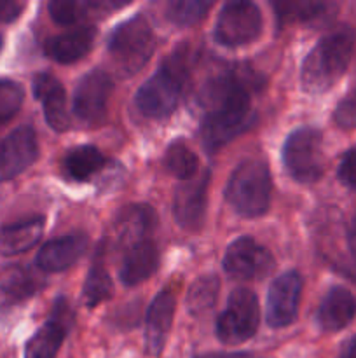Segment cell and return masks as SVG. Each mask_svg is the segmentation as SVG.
<instances>
[{"mask_svg":"<svg viewBox=\"0 0 356 358\" xmlns=\"http://www.w3.org/2000/svg\"><path fill=\"white\" fill-rule=\"evenodd\" d=\"M356 34L351 27L335 28L325 35L306 56L300 72L302 90L323 94L337 84L351 62Z\"/></svg>","mask_w":356,"mask_h":358,"instance_id":"cell-2","label":"cell"},{"mask_svg":"<svg viewBox=\"0 0 356 358\" xmlns=\"http://www.w3.org/2000/svg\"><path fill=\"white\" fill-rule=\"evenodd\" d=\"M117 240L124 250L135 247L136 243L150 240L157 226V215L149 205H129L121 208L115 219Z\"/></svg>","mask_w":356,"mask_h":358,"instance_id":"cell-16","label":"cell"},{"mask_svg":"<svg viewBox=\"0 0 356 358\" xmlns=\"http://www.w3.org/2000/svg\"><path fill=\"white\" fill-rule=\"evenodd\" d=\"M260 324L258 299L251 290L236 289L230 292L225 310L216 320V338L227 346L241 345L253 338Z\"/></svg>","mask_w":356,"mask_h":358,"instance_id":"cell-7","label":"cell"},{"mask_svg":"<svg viewBox=\"0 0 356 358\" xmlns=\"http://www.w3.org/2000/svg\"><path fill=\"white\" fill-rule=\"evenodd\" d=\"M302 276L297 271H286L272 280L267 292L265 320L272 329L288 327L295 322L302 297Z\"/></svg>","mask_w":356,"mask_h":358,"instance_id":"cell-11","label":"cell"},{"mask_svg":"<svg viewBox=\"0 0 356 358\" xmlns=\"http://www.w3.org/2000/svg\"><path fill=\"white\" fill-rule=\"evenodd\" d=\"M112 292H114V283H112L110 275L107 269L96 262L93 268L89 269L86 282H84L82 289V303L87 308H96L103 301L110 299Z\"/></svg>","mask_w":356,"mask_h":358,"instance_id":"cell-28","label":"cell"},{"mask_svg":"<svg viewBox=\"0 0 356 358\" xmlns=\"http://www.w3.org/2000/svg\"><path fill=\"white\" fill-rule=\"evenodd\" d=\"M334 121L344 129L356 128V87L339 101L334 112Z\"/></svg>","mask_w":356,"mask_h":358,"instance_id":"cell-32","label":"cell"},{"mask_svg":"<svg viewBox=\"0 0 356 358\" xmlns=\"http://www.w3.org/2000/svg\"><path fill=\"white\" fill-rule=\"evenodd\" d=\"M38 142L31 126H20L0 142V182L23 173L37 161Z\"/></svg>","mask_w":356,"mask_h":358,"instance_id":"cell-14","label":"cell"},{"mask_svg":"<svg viewBox=\"0 0 356 358\" xmlns=\"http://www.w3.org/2000/svg\"><path fill=\"white\" fill-rule=\"evenodd\" d=\"M126 6L121 2H72V0H54L49 2L47 9L52 21L58 24H75L91 16V10L96 9H119Z\"/></svg>","mask_w":356,"mask_h":358,"instance_id":"cell-25","label":"cell"},{"mask_svg":"<svg viewBox=\"0 0 356 358\" xmlns=\"http://www.w3.org/2000/svg\"><path fill=\"white\" fill-rule=\"evenodd\" d=\"M272 196L271 171L260 159H246L234 168L225 187V199L241 217L255 219L269 210Z\"/></svg>","mask_w":356,"mask_h":358,"instance_id":"cell-4","label":"cell"},{"mask_svg":"<svg viewBox=\"0 0 356 358\" xmlns=\"http://www.w3.org/2000/svg\"><path fill=\"white\" fill-rule=\"evenodd\" d=\"M337 358H356V334L342 345L341 353H339Z\"/></svg>","mask_w":356,"mask_h":358,"instance_id":"cell-37","label":"cell"},{"mask_svg":"<svg viewBox=\"0 0 356 358\" xmlns=\"http://www.w3.org/2000/svg\"><path fill=\"white\" fill-rule=\"evenodd\" d=\"M96 38V28L82 27L66 34L56 35L45 41L44 52L56 63H73L82 59L93 49Z\"/></svg>","mask_w":356,"mask_h":358,"instance_id":"cell-20","label":"cell"},{"mask_svg":"<svg viewBox=\"0 0 356 358\" xmlns=\"http://www.w3.org/2000/svg\"><path fill=\"white\" fill-rule=\"evenodd\" d=\"M156 49L152 24L143 14L122 21L112 30L107 51L121 77H131L147 65Z\"/></svg>","mask_w":356,"mask_h":358,"instance_id":"cell-5","label":"cell"},{"mask_svg":"<svg viewBox=\"0 0 356 358\" xmlns=\"http://www.w3.org/2000/svg\"><path fill=\"white\" fill-rule=\"evenodd\" d=\"M24 9L23 2H13V0H6L0 2V21L2 23H10L16 17H20L21 10Z\"/></svg>","mask_w":356,"mask_h":358,"instance_id":"cell-34","label":"cell"},{"mask_svg":"<svg viewBox=\"0 0 356 358\" xmlns=\"http://www.w3.org/2000/svg\"><path fill=\"white\" fill-rule=\"evenodd\" d=\"M164 168L168 173L181 182H188L195 178L199 171V157L180 140L170 143L164 154Z\"/></svg>","mask_w":356,"mask_h":358,"instance_id":"cell-27","label":"cell"},{"mask_svg":"<svg viewBox=\"0 0 356 358\" xmlns=\"http://www.w3.org/2000/svg\"><path fill=\"white\" fill-rule=\"evenodd\" d=\"M220 292V280L215 275H206L195 280L185 297V308L192 317H202L213 310Z\"/></svg>","mask_w":356,"mask_h":358,"instance_id":"cell-26","label":"cell"},{"mask_svg":"<svg viewBox=\"0 0 356 358\" xmlns=\"http://www.w3.org/2000/svg\"><path fill=\"white\" fill-rule=\"evenodd\" d=\"M24 91L10 79H0V122H6L17 114L23 105Z\"/></svg>","mask_w":356,"mask_h":358,"instance_id":"cell-31","label":"cell"},{"mask_svg":"<svg viewBox=\"0 0 356 358\" xmlns=\"http://www.w3.org/2000/svg\"><path fill=\"white\" fill-rule=\"evenodd\" d=\"M281 157L293 180L300 184H314L325 171L323 135L311 126L295 129L286 136Z\"/></svg>","mask_w":356,"mask_h":358,"instance_id":"cell-6","label":"cell"},{"mask_svg":"<svg viewBox=\"0 0 356 358\" xmlns=\"http://www.w3.org/2000/svg\"><path fill=\"white\" fill-rule=\"evenodd\" d=\"M188 80V52L185 45L177 48L159 70L142 84L135 94V105L150 119H164L178 107Z\"/></svg>","mask_w":356,"mask_h":358,"instance_id":"cell-3","label":"cell"},{"mask_svg":"<svg viewBox=\"0 0 356 358\" xmlns=\"http://www.w3.org/2000/svg\"><path fill=\"white\" fill-rule=\"evenodd\" d=\"M332 6L321 2H292V3H274L278 10L279 27L293 21H311L318 20L330 9Z\"/></svg>","mask_w":356,"mask_h":358,"instance_id":"cell-30","label":"cell"},{"mask_svg":"<svg viewBox=\"0 0 356 358\" xmlns=\"http://www.w3.org/2000/svg\"><path fill=\"white\" fill-rule=\"evenodd\" d=\"M87 236L66 234L47 241L37 254L38 269L45 273H59L72 268L87 250Z\"/></svg>","mask_w":356,"mask_h":358,"instance_id":"cell-17","label":"cell"},{"mask_svg":"<svg viewBox=\"0 0 356 358\" xmlns=\"http://www.w3.org/2000/svg\"><path fill=\"white\" fill-rule=\"evenodd\" d=\"M44 289V280L28 268H13L0 278V301L16 304L30 299Z\"/></svg>","mask_w":356,"mask_h":358,"instance_id":"cell-23","label":"cell"},{"mask_svg":"<svg viewBox=\"0 0 356 358\" xmlns=\"http://www.w3.org/2000/svg\"><path fill=\"white\" fill-rule=\"evenodd\" d=\"M159 248L152 240L136 243L124 250V259L119 269V278L126 287H136L145 282L159 268Z\"/></svg>","mask_w":356,"mask_h":358,"instance_id":"cell-19","label":"cell"},{"mask_svg":"<svg viewBox=\"0 0 356 358\" xmlns=\"http://www.w3.org/2000/svg\"><path fill=\"white\" fill-rule=\"evenodd\" d=\"M194 358H260L255 353H246V352H239V353H206V355H198Z\"/></svg>","mask_w":356,"mask_h":358,"instance_id":"cell-36","label":"cell"},{"mask_svg":"<svg viewBox=\"0 0 356 358\" xmlns=\"http://www.w3.org/2000/svg\"><path fill=\"white\" fill-rule=\"evenodd\" d=\"M264 20L257 3L227 2L220 10L215 24V41L225 48L251 44L262 34Z\"/></svg>","mask_w":356,"mask_h":358,"instance_id":"cell-8","label":"cell"},{"mask_svg":"<svg viewBox=\"0 0 356 358\" xmlns=\"http://www.w3.org/2000/svg\"><path fill=\"white\" fill-rule=\"evenodd\" d=\"M44 227L45 220L42 217H31V219L0 227V254L10 257V255L23 254L34 248L40 241Z\"/></svg>","mask_w":356,"mask_h":358,"instance_id":"cell-22","label":"cell"},{"mask_svg":"<svg viewBox=\"0 0 356 358\" xmlns=\"http://www.w3.org/2000/svg\"><path fill=\"white\" fill-rule=\"evenodd\" d=\"M0 49H2V37H0Z\"/></svg>","mask_w":356,"mask_h":358,"instance_id":"cell-38","label":"cell"},{"mask_svg":"<svg viewBox=\"0 0 356 358\" xmlns=\"http://www.w3.org/2000/svg\"><path fill=\"white\" fill-rule=\"evenodd\" d=\"M108 164V159L94 145H79L70 149L63 159V170L68 178L75 182H87L100 173Z\"/></svg>","mask_w":356,"mask_h":358,"instance_id":"cell-24","label":"cell"},{"mask_svg":"<svg viewBox=\"0 0 356 358\" xmlns=\"http://www.w3.org/2000/svg\"><path fill=\"white\" fill-rule=\"evenodd\" d=\"M177 310V296L171 289H163L147 310L145 350L149 355L157 357L164 350L168 334L171 331Z\"/></svg>","mask_w":356,"mask_h":358,"instance_id":"cell-15","label":"cell"},{"mask_svg":"<svg viewBox=\"0 0 356 358\" xmlns=\"http://www.w3.org/2000/svg\"><path fill=\"white\" fill-rule=\"evenodd\" d=\"M205 103L201 140L209 152L222 149L253 122L250 90L237 76H222L209 83L205 91Z\"/></svg>","mask_w":356,"mask_h":358,"instance_id":"cell-1","label":"cell"},{"mask_svg":"<svg viewBox=\"0 0 356 358\" xmlns=\"http://www.w3.org/2000/svg\"><path fill=\"white\" fill-rule=\"evenodd\" d=\"M212 7V2L205 0H173L166 3V17L175 27H191L199 23Z\"/></svg>","mask_w":356,"mask_h":358,"instance_id":"cell-29","label":"cell"},{"mask_svg":"<svg viewBox=\"0 0 356 358\" xmlns=\"http://www.w3.org/2000/svg\"><path fill=\"white\" fill-rule=\"evenodd\" d=\"M337 177L346 187L356 191V147L349 149L339 163Z\"/></svg>","mask_w":356,"mask_h":358,"instance_id":"cell-33","label":"cell"},{"mask_svg":"<svg viewBox=\"0 0 356 358\" xmlns=\"http://www.w3.org/2000/svg\"><path fill=\"white\" fill-rule=\"evenodd\" d=\"M356 315V297L344 287H332L318 308V325L325 332L342 331Z\"/></svg>","mask_w":356,"mask_h":358,"instance_id":"cell-21","label":"cell"},{"mask_svg":"<svg viewBox=\"0 0 356 358\" xmlns=\"http://www.w3.org/2000/svg\"><path fill=\"white\" fill-rule=\"evenodd\" d=\"M348 247L353 257L356 259V213L353 215L351 222H349V227H348Z\"/></svg>","mask_w":356,"mask_h":358,"instance_id":"cell-35","label":"cell"},{"mask_svg":"<svg viewBox=\"0 0 356 358\" xmlns=\"http://www.w3.org/2000/svg\"><path fill=\"white\" fill-rule=\"evenodd\" d=\"M34 94L42 101L49 128L58 133L66 131L70 128V117L66 112V93L61 83L51 73H38L34 77Z\"/></svg>","mask_w":356,"mask_h":358,"instance_id":"cell-18","label":"cell"},{"mask_svg":"<svg viewBox=\"0 0 356 358\" xmlns=\"http://www.w3.org/2000/svg\"><path fill=\"white\" fill-rule=\"evenodd\" d=\"M222 264L227 275L236 280H262L276 268L271 252L251 236H241L232 241L225 250Z\"/></svg>","mask_w":356,"mask_h":358,"instance_id":"cell-10","label":"cell"},{"mask_svg":"<svg viewBox=\"0 0 356 358\" xmlns=\"http://www.w3.org/2000/svg\"><path fill=\"white\" fill-rule=\"evenodd\" d=\"M209 171L205 170L199 177L184 182L175 192L173 217L175 222L185 231H199L205 224L208 208Z\"/></svg>","mask_w":356,"mask_h":358,"instance_id":"cell-12","label":"cell"},{"mask_svg":"<svg viewBox=\"0 0 356 358\" xmlns=\"http://www.w3.org/2000/svg\"><path fill=\"white\" fill-rule=\"evenodd\" d=\"M72 325V310L65 297H58L52 304L49 320L31 336L24 348V358H56L68 329Z\"/></svg>","mask_w":356,"mask_h":358,"instance_id":"cell-13","label":"cell"},{"mask_svg":"<svg viewBox=\"0 0 356 358\" xmlns=\"http://www.w3.org/2000/svg\"><path fill=\"white\" fill-rule=\"evenodd\" d=\"M114 91L110 76L94 69L80 77L73 93V114L86 126H100L107 119L108 100Z\"/></svg>","mask_w":356,"mask_h":358,"instance_id":"cell-9","label":"cell"}]
</instances>
